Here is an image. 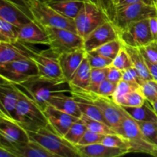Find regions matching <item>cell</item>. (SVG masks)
I'll return each mask as SVG.
<instances>
[{"label":"cell","instance_id":"6da1fadb","mask_svg":"<svg viewBox=\"0 0 157 157\" xmlns=\"http://www.w3.org/2000/svg\"><path fill=\"white\" fill-rule=\"evenodd\" d=\"M18 86L35 100L43 110L48 105L49 99L53 95L71 94V91L70 83L64 78L52 79L38 75Z\"/></svg>","mask_w":157,"mask_h":157},{"label":"cell","instance_id":"7a4b0ae2","mask_svg":"<svg viewBox=\"0 0 157 157\" xmlns=\"http://www.w3.org/2000/svg\"><path fill=\"white\" fill-rule=\"evenodd\" d=\"M15 121L28 132H36L48 125L44 110L21 87Z\"/></svg>","mask_w":157,"mask_h":157},{"label":"cell","instance_id":"3957f363","mask_svg":"<svg viewBox=\"0 0 157 157\" xmlns=\"http://www.w3.org/2000/svg\"><path fill=\"white\" fill-rule=\"evenodd\" d=\"M28 133L30 140L38 142L55 157L80 156L76 147L58 134L49 124L38 131L28 132Z\"/></svg>","mask_w":157,"mask_h":157},{"label":"cell","instance_id":"277c9868","mask_svg":"<svg viewBox=\"0 0 157 157\" xmlns=\"http://www.w3.org/2000/svg\"><path fill=\"white\" fill-rule=\"evenodd\" d=\"M34 20L43 27H57L77 32L75 20L64 16L44 2L25 0Z\"/></svg>","mask_w":157,"mask_h":157},{"label":"cell","instance_id":"5b68a950","mask_svg":"<svg viewBox=\"0 0 157 157\" xmlns=\"http://www.w3.org/2000/svg\"><path fill=\"white\" fill-rule=\"evenodd\" d=\"M122 113V136L130 145V153H146L157 156V147L146 139L137 122L123 107Z\"/></svg>","mask_w":157,"mask_h":157},{"label":"cell","instance_id":"8992f818","mask_svg":"<svg viewBox=\"0 0 157 157\" xmlns=\"http://www.w3.org/2000/svg\"><path fill=\"white\" fill-rule=\"evenodd\" d=\"M154 16H157L156 6L140 2L117 9L111 21L121 32L133 23Z\"/></svg>","mask_w":157,"mask_h":157},{"label":"cell","instance_id":"52a82bcc","mask_svg":"<svg viewBox=\"0 0 157 157\" xmlns=\"http://www.w3.org/2000/svg\"><path fill=\"white\" fill-rule=\"evenodd\" d=\"M44 28L48 36V46L58 56L61 54L84 48V38L77 32L61 28Z\"/></svg>","mask_w":157,"mask_h":157},{"label":"cell","instance_id":"ba28073f","mask_svg":"<svg viewBox=\"0 0 157 157\" xmlns=\"http://www.w3.org/2000/svg\"><path fill=\"white\" fill-rule=\"evenodd\" d=\"M74 20L77 33L83 38L106 21H110L102 9L89 2H84V6Z\"/></svg>","mask_w":157,"mask_h":157},{"label":"cell","instance_id":"9c48e42d","mask_svg":"<svg viewBox=\"0 0 157 157\" xmlns=\"http://www.w3.org/2000/svg\"><path fill=\"white\" fill-rule=\"evenodd\" d=\"M39 75L36 64L32 59H22L0 64V76L16 85Z\"/></svg>","mask_w":157,"mask_h":157},{"label":"cell","instance_id":"30bf717a","mask_svg":"<svg viewBox=\"0 0 157 157\" xmlns=\"http://www.w3.org/2000/svg\"><path fill=\"white\" fill-rule=\"evenodd\" d=\"M87 94L89 98L100 109L108 125L117 134L122 136V107L117 104L112 98L101 96L89 90H87Z\"/></svg>","mask_w":157,"mask_h":157},{"label":"cell","instance_id":"8fae6325","mask_svg":"<svg viewBox=\"0 0 157 157\" xmlns=\"http://www.w3.org/2000/svg\"><path fill=\"white\" fill-rule=\"evenodd\" d=\"M149 19L136 21L119 32V38L123 44L140 48L153 41Z\"/></svg>","mask_w":157,"mask_h":157},{"label":"cell","instance_id":"7c38bea8","mask_svg":"<svg viewBox=\"0 0 157 157\" xmlns=\"http://www.w3.org/2000/svg\"><path fill=\"white\" fill-rule=\"evenodd\" d=\"M29 133L15 120L0 115V146L11 148L29 142Z\"/></svg>","mask_w":157,"mask_h":157},{"label":"cell","instance_id":"4fadbf2b","mask_svg":"<svg viewBox=\"0 0 157 157\" xmlns=\"http://www.w3.org/2000/svg\"><path fill=\"white\" fill-rule=\"evenodd\" d=\"M20 88L15 84L1 78L0 83V115L15 121L16 107Z\"/></svg>","mask_w":157,"mask_h":157},{"label":"cell","instance_id":"5bb4252c","mask_svg":"<svg viewBox=\"0 0 157 157\" xmlns=\"http://www.w3.org/2000/svg\"><path fill=\"white\" fill-rule=\"evenodd\" d=\"M119 32L111 21H107L84 38V49L90 52L113 40L118 39Z\"/></svg>","mask_w":157,"mask_h":157},{"label":"cell","instance_id":"9a60e30c","mask_svg":"<svg viewBox=\"0 0 157 157\" xmlns=\"http://www.w3.org/2000/svg\"><path fill=\"white\" fill-rule=\"evenodd\" d=\"M32 59L38 67L39 76L52 79L64 78L58 61V56L51 49L41 52L36 51Z\"/></svg>","mask_w":157,"mask_h":157},{"label":"cell","instance_id":"2e32d148","mask_svg":"<svg viewBox=\"0 0 157 157\" xmlns=\"http://www.w3.org/2000/svg\"><path fill=\"white\" fill-rule=\"evenodd\" d=\"M28 43L18 41L15 43L0 41V64L22 59H32L35 48L29 47Z\"/></svg>","mask_w":157,"mask_h":157},{"label":"cell","instance_id":"e0dca14e","mask_svg":"<svg viewBox=\"0 0 157 157\" xmlns=\"http://www.w3.org/2000/svg\"><path fill=\"white\" fill-rule=\"evenodd\" d=\"M48 124L54 128V130L59 135L64 136L71 126L80 118H77L72 115L58 110L53 106H46L44 109Z\"/></svg>","mask_w":157,"mask_h":157},{"label":"cell","instance_id":"ac0fdd59","mask_svg":"<svg viewBox=\"0 0 157 157\" xmlns=\"http://www.w3.org/2000/svg\"><path fill=\"white\" fill-rule=\"evenodd\" d=\"M0 18L12 23L18 28L34 21L24 11L9 0H0Z\"/></svg>","mask_w":157,"mask_h":157},{"label":"cell","instance_id":"d6986e66","mask_svg":"<svg viewBox=\"0 0 157 157\" xmlns=\"http://www.w3.org/2000/svg\"><path fill=\"white\" fill-rule=\"evenodd\" d=\"M85 56L86 52L84 48L58 55L60 67L62 71L63 76L65 79L68 81H71Z\"/></svg>","mask_w":157,"mask_h":157},{"label":"cell","instance_id":"ffe728a7","mask_svg":"<svg viewBox=\"0 0 157 157\" xmlns=\"http://www.w3.org/2000/svg\"><path fill=\"white\" fill-rule=\"evenodd\" d=\"M75 147L80 156L82 157H116L130 153L127 150L107 147L102 143L90 145H76Z\"/></svg>","mask_w":157,"mask_h":157},{"label":"cell","instance_id":"44dd1931","mask_svg":"<svg viewBox=\"0 0 157 157\" xmlns=\"http://www.w3.org/2000/svg\"><path fill=\"white\" fill-rule=\"evenodd\" d=\"M19 41L28 44H44L48 45V36L45 29L36 21L19 28Z\"/></svg>","mask_w":157,"mask_h":157},{"label":"cell","instance_id":"7402d4cb","mask_svg":"<svg viewBox=\"0 0 157 157\" xmlns=\"http://www.w3.org/2000/svg\"><path fill=\"white\" fill-rule=\"evenodd\" d=\"M6 149L12 152L15 157H55L53 153L46 150L41 144L32 140Z\"/></svg>","mask_w":157,"mask_h":157},{"label":"cell","instance_id":"603a6c76","mask_svg":"<svg viewBox=\"0 0 157 157\" xmlns=\"http://www.w3.org/2000/svg\"><path fill=\"white\" fill-rule=\"evenodd\" d=\"M67 94L63 93L53 95L49 99L48 104L75 117L81 118L82 113L78 107L76 100L71 96V94L67 95Z\"/></svg>","mask_w":157,"mask_h":157},{"label":"cell","instance_id":"cb8c5ba5","mask_svg":"<svg viewBox=\"0 0 157 157\" xmlns=\"http://www.w3.org/2000/svg\"><path fill=\"white\" fill-rule=\"evenodd\" d=\"M50 7L64 16L75 19L84 6V0H47Z\"/></svg>","mask_w":157,"mask_h":157},{"label":"cell","instance_id":"d4e9b609","mask_svg":"<svg viewBox=\"0 0 157 157\" xmlns=\"http://www.w3.org/2000/svg\"><path fill=\"white\" fill-rule=\"evenodd\" d=\"M90 72H91V67L85 56L81 65L69 81L71 87L75 89H81V90H87L90 85Z\"/></svg>","mask_w":157,"mask_h":157},{"label":"cell","instance_id":"484cf974","mask_svg":"<svg viewBox=\"0 0 157 157\" xmlns=\"http://www.w3.org/2000/svg\"><path fill=\"white\" fill-rule=\"evenodd\" d=\"M124 110L136 121H157V115L153 104L146 100L139 107H122Z\"/></svg>","mask_w":157,"mask_h":157},{"label":"cell","instance_id":"4316f807","mask_svg":"<svg viewBox=\"0 0 157 157\" xmlns=\"http://www.w3.org/2000/svg\"><path fill=\"white\" fill-rule=\"evenodd\" d=\"M124 46L130 55L132 64H133V67H135V69L137 71L141 78L144 81L153 79V77L150 75L148 67L146 64L145 58H144V55L141 53L140 49L137 48L124 45Z\"/></svg>","mask_w":157,"mask_h":157},{"label":"cell","instance_id":"83f0119b","mask_svg":"<svg viewBox=\"0 0 157 157\" xmlns=\"http://www.w3.org/2000/svg\"><path fill=\"white\" fill-rule=\"evenodd\" d=\"M19 41V28L0 18V41L15 43Z\"/></svg>","mask_w":157,"mask_h":157},{"label":"cell","instance_id":"f1b7e54d","mask_svg":"<svg viewBox=\"0 0 157 157\" xmlns=\"http://www.w3.org/2000/svg\"><path fill=\"white\" fill-rule=\"evenodd\" d=\"M87 130V126L80 118L71 126L69 130L64 136V138L72 145L76 146L79 144L80 140L83 137Z\"/></svg>","mask_w":157,"mask_h":157},{"label":"cell","instance_id":"f546056e","mask_svg":"<svg viewBox=\"0 0 157 157\" xmlns=\"http://www.w3.org/2000/svg\"><path fill=\"white\" fill-rule=\"evenodd\" d=\"M123 46H124V44L121 41V40L118 38V39L113 40V41H110L106 44H103L101 47L98 48L92 52L107 57V58L114 59L120 52V51L121 50Z\"/></svg>","mask_w":157,"mask_h":157},{"label":"cell","instance_id":"4dcf8cb0","mask_svg":"<svg viewBox=\"0 0 157 157\" xmlns=\"http://www.w3.org/2000/svg\"><path fill=\"white\" fill-rule=\"evenodd\" d=\"M81 119L84 123V124L87 126V129L92 130V131L104 135L115 134V133H117L110 126L107 125L105 123L97 121V120H94L84 114H82Z\"/></svg>","mask_w":157,"mask_h":157},{"label":"cell","instance_id":"1f68e13d","mask_svg":"<svg viewBox=\"0 0 157 157\" xmlns=\"http://www.w3.org/2000/svg\"><path fill=\"white\" fill-rule=\"evenodd\" d=\"M138 88H140V87L122 79L117 85L116 90L112 96V99L117 104L121 105V101L125 98L126 95L128 94L132 90Z\"/></svg>","mask_w":157,"mask_h":157},{"label":"cell","instance_id":"d6a6232c","mask_svg":"<svg viewBox=\"0 0 157 157\" xmlns=\"http://www.w3.org/2000/svg\"><path fill=\"white\" fill-rule=\"evenodd\" d=\"M136 122L146 139L150 144L157 147V121H136Z\"/></svg>","mask_w":157,"mask_h":157},{"label":"cell","instance_id":"836d02e7","mask_svg":"<svg viewBox=\"0 0 157 157\" xmlns=\"http://www.w3.org/2000/svg\"><path fill=\"white\" fill-rule=\"evenodd\" d=\"M108 67L104 68H91L90 81L87 90L97 94L100 84L105 79H107Z\"/></svg>","mask_w":157,"mask_h":157},{"label":"cell","instance_id":"e575fe53","mask_svg":"<svg viewBox=\"0 0 157 157\" xmlns=\"http://www.w3.org/2000/svg\"><path fill=\"white\" fill-rule=\"evenodd\" d=\"M146 98L140 88L130 91L121 101V107H139L145 103Z\"/></svg>","mask_w":157,"mask_h":157},{"label":"cell","instance_id":"d590c367","mask_svg":"<svg viewBox=\"0 0 157 157\" xmlns=\"http://www.w3.org/2000/svg\"><path fill=\"white\" fill-rule=\"evenodd\" d=\"M86 58L88 60L91 68H104L110 67L113 60L93 52H86Z\"/></svg>","mask_w":157,"mask_h":157},{"label":"cell","instance_id":"8d00e7d4","mask_svg":"<svg viewBox=\"0 0 157 157\" xmlns=\"http://www.w3.org/2000/svg\"><path fill=\"white\" fill-rule=\"evenodd\" d=\"M102 144L107 147H113V148L127 150L130 153V145L128 144V143L122 136L117 134V133L106 135L103 140Z\"/></svg>","mask_w":157,"mask_h":157},{"label":"cell","instance_id":"74e56055","mask_svg":"<svg viewBox=\"0 0 157 157\" xmlns=\"http://www.w3.org/2000/svg\"><path fill=\"white\" fill-rule=\"evenodd\" d=\"M140 90L146 100L151 104L157 101V81L154 79L144 81L140 86Z\"/></svg>","mask_w":157,"mask_h":157},{"label":"cell","instance_id":"f35d334b","mask_svg":"<svg viewBox=\"0 0 157 157\" xmlns=\"http://www.w3.org/2000/svg\"><path fill=\"white\" fill-rule=\"evenodd\" d=\"M111 65L121 71H124L129 67H133V64H132L130 55H129L128 52H127L124 46H123V48L120 51L116 58L113 60V63H112Z\"/></svg>","mask_w":157,"mask_h":157},{"label":"cell","instance_id":"ab89813d","mask_svg":"<svg viewBox=\"0 0 157 157\" xmlns=\"http://www.w3.org/2000/svg\"><path fill=\"white\" fill-rule=\"evenodd\" d=\"M84 1L89 2L96 5L108 15L110 21H112L116 12V9L113 5V0H84Z\"/></svg>","mask_w":157,"mask_h":157},{"label":"cell","instance_id":"60d3db41","mask_svg":"<svg viewBox=\"0 0 157 157\" xmlns=\"http://www.w3.org/2000/svg\"><path fill=\"white\" fill-rule=\"evenodd\" d=\"M105 136L106 135L101 134L87 129L78 145H90V144L102 143Z\"/></svg>","mask_w":157,"mask_h":157},{"label":"cell","instance_id":"b9f144b4","mask_svg":"<svg viewBox=\"0 0 157 157\" xmlns=\"http://www.w3.org/2000/svg\"><path fill=\"white\" fill-rule=\"evenodd\" d=\"M123 80L140 86V87L142 85L144 81L140 76L137 71L133 67H130L123 71Z\"/></svg>","mask_w":157,"mask_h":157},{"label":"cell","instance_id":"7bdbcfd3","mask_svg":"<svg viewBox=\"0 0 157 157\" xmlns=\"http://www.w3.org/2000/svg\"><path fill=\"white\" fill-rule=\"evenodd\" d=\"M117 85V84L112 82L107 78L100 84L97 94L103 97L112 98L115 90H116Z\"/></svg>","mask_w":157,"mask_h":157},{"label":"cell","instance_id":"ee69618b","mask_svg":"<svg viewBox=\"0 0 157 157\" xmlns=\"http://www.w3.org/2000/svg\"><path fill=\"white\" fill-rule=\"evenodd\" d=\"M140 51L144 58H147L150 61L157 63V42L156 41H152L147 45L144 47L140 48Z\"/></svg>","mask_w":157,"mask_h":157},{"label":"cell","instance_id":"f6af8a7d","mask_svg":"<svg viewBox=\"0 0 157 157\" xmlns=\"http://www.w3.org/2000/svg\"><path fill=\"white\" fill-rule=\"evenodd\" d=\"M107 78L112 82L118 84L123 79V71L110 65L108 67Z\"/></svg>","mask_w":157,"mask_h":157},{"label":"cell","instance_id":"bcb514c9","mask_svg":"<svg viewBox=\"0 0 157 157\" xmlns=\"http://www.w3.org/2000/svg\"><path fill=\"white\" fill-rule=\"evenodd\" d=\"M113 5H114V7L116 9L121 7H124V6H128V5L133 4V3L140 2H146L145 0H113Z\"/></svg>","mask_w":157,"mask_h":157},{"label":"cell","instance_id":"7dc6e473","mask_svg":"<svg viewBox=\"0 0 157 157\" xmlns=\"http://www.w3.org/2000/svg\"><path fill=\"white\" fill-rule=\"evenodd\" d=\"M149 21H150V32H151L153 40V41L157 42V16L151 17Z\"/></svg>","mask_w":157,"mask_h":157},{"label":"cell","instance_id":"c3c4849f","mask_svg":"<svg viewBox=\"0 0 157 157\" xmlns=\"http://www.w3.org/2000/svg\"><path fill=\"white\" fill-rule=\"evenodd\" d=\"M145 58L146 64H147V67H148L149 71H150V73L151 75V76L153 77V79L157 81V63L153 62V61H150L147 58Z\"/></svg>","mask_w":157,"mask_h":157},{"label":"cell","instance_id":"681fc988","mask_svg":"<svg viewBox=\"0 0 157 157\" xmlns=\"http://www.w3.org/2000/svg\"><path fill=\"white\" fill-rule=\"evenodd\" d=\"M0 157H15V156L9 150L0 146Z\"/></svg>","mask_w":157,"mask_h":157},{"label":"cell","instance_id":"f907efd6","mask_svg":"<svg viewBox=\"0 0 157 157\" xmlns=\"http://www.w3.org/2000/svg\"><path fill=\"white\" fill-rule=\"evenodd\" d=\"M145 1L147 3L151 5H156V3L157 2V0H145Z\"/></svg>","mask_w":157,"mask_h":157},{"label":"cell","instance_id":"816d5d0a","mask_svg":"<svg viewBox=\"0 0 157 157\" xmlns=\"http://www.w3.org/2000/svg\"><path fill=\"white\" fill-rule=\"evenodd\" d=\"M153 109H154V110H155V112H156V115H157V101H155L154 103H153Z\"/></svg>","mask_w":157,"mask_h":157},{"label":"cell","instance_id":"f5cc1de1","mask_svg":"<svg viewBox=\"0 0 157 157\" xmlns=\"http://www.w3.org/2000/svg\"><path fill=\"white\" fill-rule=\"evenodd\" d=\"M38 1H41V2H46L47 0H38Z\"/></svg>","mask_w":157,"mask_h":157},{"label":"cell","instance_id":"db71d44e","mask_svg":"<svg viewBox=\"0 0 157 157\" xmlns=\"http://www.w3.org/2000/svg\"><path fill=\"white\" fill-rule=\"evenodd\" d=\"M155 6H156V11H157V2L156 3V5H155Z\"/></svg>","mask_w":157,"mask_h":157}]
</instances>
